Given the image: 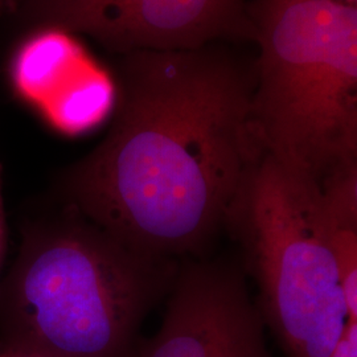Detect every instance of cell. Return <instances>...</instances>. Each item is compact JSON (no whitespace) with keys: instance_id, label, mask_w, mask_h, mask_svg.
Returning <instances> with one entry per match:
<instances>
[{"instance_id":"9c48e42d","label":"cell","mask_w":357,"mask_h":357,"mask_svg":"<svg viewBox=\"0 0 357 357\" xmlns=\"http://www.w3.org/2000/svg\"><path fill=\"white\" fill-rule=\"evenodd\" d=\"M328 357H357V321H347L340 340Z\"/></svg>"},{"instance_id":"3957f363","label":"cell","mask_w":357,"mask_h":357,"mask_svg":"<svg viewBox=\"0 0 357 357\" xmlns=\"http://www.w3.org/2000/svg\"><path fill=\"white\" fill-rule=\"evenodd\" d=\"M252 119L265 153L319 183L357 166V8L255 0Z\"/></svg>"},{"instance_id":"5b68a950","label":"cell","mask_w":357,"mask_h":357,"mask_svg":"<svg viewBox=\"0 0 357 357\" xmlns=\"http://www.w3.org/2000/svg\"><path fill=\"white\" fill-rule=\"evenodd\" d=\"M13 20L29 32L85 35L119 56L255 36L246 0H26Z\"/></svg>"},{"instance_id":"7c38bea8","label":"cell","mask_w":357,"mask_h":357,"mask_svg":"<svg viewBox=\"0 0 357 357\" xmlns=\"http://www.w3.org/2000/svg\"><path fill=\"white\" fill-rule=\"evenodd\" d=\"M0 357H40L33 354H28L23 351H15V349H0Z\"/></svg>"},{"instance_id":"ba28073f","label":"cell","mask_w":357,"mask_h":357,"mask_svg":"<svg viewBox=\"0 0 357 357\" xmlns=\"http://www.w3.org/2000/svg\"><path fill=\"white\" fill-rule=\"evenodd\" d=\"M51 114L65 130H81L102 116L112 103L114 86L110 78L88 61L61 89Z\"/></svg>"},{"instance_id":"8fae6325","label":"cell","mask_w":357,"mask_h":357,"mask_svg":"<svg viewBox=\"0 0 357 357\" xmlns=\"http://www.w3.org/2000/svg\"><path fill=\"white\" fill-rule=\"evenodd\" d=\"M26 0H0V19H13Z\"/></svg>"},{"instance_id":"277c9868","label":"cell","mask_w":357,"mask_h":357,"mask_svg":"<svg viewBox=\"0 0 357 357\" xmlns=\"http://www.w3.org/2000/svg\"><path fill=\"white\" fill-rule=\"evenodd\" d=\"M287 357H328L348 315L321 184L262 153L227 218Z\"/></svg>"},{"instance_id":"30bf717a","label":"cell","mask_w":357,"mask_h":357,"mask_svg":"<svg viewBox=\"0 0 357 357\" xmlns=\"http://www.w3.org/2000/svg\"><path fill=\"white\" fill-rule=\"evenodd\" d=\"M7 248V229H6V212L3 200V183H1V166H0V268L6 257Z\"/></svg>"},{"instance_id":"8992f818","label":"cell","mask_w":357,"mask_h":357,"mask_svg":"<svg viewBox=\"0 0 357 357\" xmlns=\"http://www.w3.org/2000/svg\"><path fill=\"white\" fill-rule=\"evenodd\" d=\"M262 319L241 271L195 264L178 271L159 331L134 357H273Z\"/></svg>"},{"instance_id":"6da1fadb","label":"cell","mask_w":357,"mask_h":357,"mask_svg":"<svg viewBox=\"0 0 357 357\" xmlns=\"http://www.w3.org/2000/svg\"><path fill=\"white\" fill-rule=\"evenodd\" d=\"M103 141L68 167L65 205L142 255L174 258L225 227L262 153L255 66L206 45L119 56Z\"/></svg>"},{"instance_id":"4fadbf2b","label":"cell","mask_w":357,"mask_h":357,"mask_svg":"<svg viewBox=\"0 0 357 357\" xmlns=\"http://www.w3.org/2000/svg\"><path fill=\"white\" fill-rule=\"evenodd\" d=\"M347 1H348V3H349V4H352V1H354V3H355V1H356V0H347Z\"/></svg>"},{"instance_id":"7a4b0ae2","label":"cell","mask_w":357,"mask_h":357,"mask_svg":"<svg viewBox=\"0 0 357 357\" xmlns=\"http://www.w3.org/2000/svg\"><path fill=\"white\" fill-rule=\"evenodd\" d=\"M176 274L172 258L135 252L64 204L23 229L0 283V349L134 357L142 321Z\"/></svg>"},{"instance_id":"52a82bcc","label":"cell","mask_w":357,"mask_h":357,"mask_svg":"<svg viewBox=\"0 0 357 357\" xmlns=\"http://www.w3.org/2000/svg\"><path fill=\"white\" fill-rule=\"evenodd\" d=\"M86 63L85 53L69 33L36 29L28 32L13 56V84L31 101L44 102L48 94L61 89Z\"/></svg>"}]
</instances>
